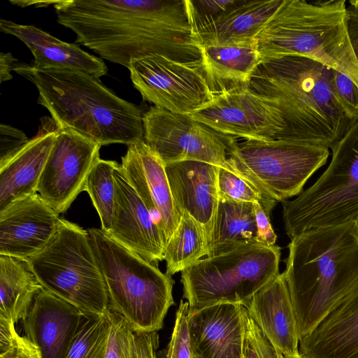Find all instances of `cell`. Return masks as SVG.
<instances>
[{
	"instance_id": "40",
	"label": "cell",
	"mask_w": 358,
	"mask_h": 358,
	"mask_svg": "<svg viewBox=\"0 0 358 358\" xmlns=\"http://www.w3.org/2000/svg\"><path fill=\"white\" fill-rule=\"evenodd\" d=\"M253 206L257 224V243L266 246L274 245L277 236L270 223L269 215L265 213L259 203H253Z\"/></svg>"
},
{
	"instance_id": "10",
	"label": "cell",
	"mask_w": 358,
	"mask_h": 358,
	"mask_svg": "<svg viewBox=\"0 0 358 358\" xmlns=\"http://www.w3.org/2000/svg\"><path fill=\"white\" fill-rule=\"evenodd\" d=\"M227 163L267 196L279 201L301 194L309 178L327 162L329 148L299 141L234 139Z\"/></svg>"
},
{
	"instance_id": "33",
	"label": "cell",
	"mask_w": 358,
	"mask_h": 358,
	"mask_svg": "<svg viewBox=\"0 0 358 358\" xmlns=\"http://www.w3.org/2000/svg\"><path fill=\"white\" fill-rule=\"evenodd\" d=\"M0 358L42 357L29 339L17 334L13 321L0 317Z\"/></svg>"
},
{
	"instance_id": "9",
	"label": "cell",
	"mask_w": 358,
	"mask_h": 358,
	"mask_svg": "<svg viewBox=\"0 0 358 358\" xmlns=\"http://www.w3.org/2000/svg\"><path fill=\"white\" fill-rule=\"evenodd\" d=\"M331 150V162L318 180L296 199L283 201L290 239L310 229L358 221V119Z\"/></svg>"
},
{
	"instance_id": "43",
	"label": "cell",
	"mask_w": 358,
	"mask_h": 358,
	"mask_svg": "<svg viewBox=\"0 0 358 358\" xmlns=\"http://www.w3.org/2000/svg\"><path fill=\"white\" fill-rule=\"evenodd\" d=\"M350 6L358 9V0H351L349 1Z\"/></svg>"
},
{
	"instance_id": "29",
	"label": "cell",
	"mask_w": 358,
	"mask_h": 358,
	"mask_svg": "<svg viewBox=\"0 0 358 358\" xmlns=\"http://www.w3.org/2000/svg\"><path fill=\"white\" fill-rule=\"evenodd\" d=\"M207 233L205 228L187 213L180 214L179 224L164 250L166 273L173 275L206 256Z\"/></svg>"
},
{
	"instance_id": "3",
	"label": "cell",
	"mask_w": 358,
	"mask_h": 358,
	"mask_svg": "<svg viewBox=\"0 0 358 358\" xmlns=\"http://www.w3.org/2000/svg\"><path fill=\"white\" fill-rule=\"evenodd\" d=\"M13 71L30 80L38 103L58 128L73 131L101 146L143 141L141 108L119 97L92 75L72 69H38L17 62Z\"/></svg>"
},
{
	"instance_id": "23",
	"label": "cell",
	"mask_w": 358,
	"mask_h": 358,
	"mask_svg": "<svg viewBox=\"0 0 358 358\" xmlns=\"http://www.w3.org/2000/svg\"><path fill=\"white\" fill-rule=\"evenodd\" d=\"M245 308L267 339L287 357L299 354L296 317L282 273L257 292Z\"/></svg>"
},
{
	"instance_id": "6",
	"label": "cell",
	"mask_w": 358,
	"mask_h": 358,
	"mask_svg": "<svg viewBox=\"0 0 358 358\" xmlns=\"http://www.w3.org/2000/svg\"><path fill=\"white\" fill-rule=\"evenodd\" d=\"M87 231L105 280L108 308L122 317L134 332L162 329L165 316L174 304L172 278L101 229Z\"/></svg>"
},
{
	"instance_id": "18",
	"label": "cell",
	"mask_w": 358,
	"mask_h": 358,
	"mask_svg": "<svg viewBox=\"0 0 358 358\" xmlns=\"http://www.w3.org/2000/svg\"><path fill=\"white\" fill-rule=\"evenodd\" d=\"M244 310L241 304L219 303L189 310L192 355L199 358H242Z\"/></svg>"
},
{
	"instance_id": "31",
	"label": "cell",
	"mask_w": 358,
	"mask_h": 358,
	"mask_svg": "<svg viewBox=\"0 0 358 358\" xmlns=\"http://www.w3.org/2000/svg\"><path fill=\"white\" fill-rule=\"evenodd\" d=\"M117 162L99 159L94 165L86 180L85 191L90 195L101 223V230L108 233L110 228L115 201L113 171Z\"/></svg>"
},
{
	"instance_id": "28",
	"label": "cell",
	"mask_w": 358,
	"mask_h": 358,
	"mask_svg": "<svg viewBox=\"0 0 358 358\" xmlns=\"http://www.w3.org/2000/svg\"><path fill=\"white\" fill-rule=\"evenodd\" d=\"M43 287L27 259L0 255V317L22 320Z\"/></svg>"
},
{
	"instance_id": "27",
	"label": "cell",
	"mask_w": 358,
	"mask_h": 358,
	"mask_svg": "<svg viewBox=\"0 0 358 358\" xmlns=\"http://www.w3.org/2000/svg\"><path fill=\"white\" fill-rule=\"evenodd\" d=\"M253 203L219 198L207 236L206 257L217 256L243 245L258 243Z\"/></svg>"
},
{
	"instance_id": "15",
	"label": "cell",
	"mask_w": 358,
	"mask_h": 358,
	"mask_svg": "<svg viewBox=\"0 0 358 358\" xmlns=\"http://www.w3.org/2000/svg\"><path fill=\"white\" fill-rule=\"evenodd\" d=\"M115 201L108 233L115 241L157 266L164 260L165 243L151 213L133 188L120 164L113 171Z\"/></svg>"
},
{
	"instance_id": "24",
	"label": "cell",
	"mask_w": 358,
	"mask_h": 358,
	"mask_svg": "<svg viewBox=\"0 0 358 358\" xmlns=\"http://www.w3.org/2000/svg\"><path fill=\"white\" fill-rule=\"evenodd\" d=\"M283 0H236L213 20L192 30L199 46L257 43V37Z\"/></svg>"
},
{
	"instance_id": "45",
	"label": "cell",
	"mask_w": 358,
	"mask_h": 358,
	"mask_svg": "<svg viewBox=\"0 0 358 358\" xmlns=\"http://www.w3.org/2000/svg\"><path fill=\"white\" fill-rule=\"evenodd\" d=\"M192 358H199L198 357L195 356V355H192Z\"/></svg>"
},
{
	"instance_id": "8",
	"label": "cell",
	"mask_w": 358,
	"mask_h": 358,
	"mask_svg": "<svg viewBox=\"0 0 358 358\" xmlns=\"http://www.w3.org/2000/svg\"><path fill=\"white\" fill-rule=\"evenodd\" d=\"M27 261L43 288L83 314L103 315L109 299L87 231L62 218L59 227L40 252Z\"/></svg>"
},
{
	"instance_id": "37",
	"label": "cell",
	"mask_w": 358,
	"mask_h": 358,
	"mask_svg": "<svg viewBox=\"0 0 358 358\" xmlns=\"http://www.w3.org/2000/svg\"><path fill=\"white\" fill-rule=\"evenodd\" d=\"M30 139L20 129L8 124L0 125V167L7 164Z\"/></svg>"
},
{
	"instance_id": "19",
	"label": "cell",
	"mask_w": 358,
	"mask_h": 358,
	"mask_svg": "<svg viewBox=\"0 0 358 358\" xmlns=\"http://www.w3.org/2000/svg\"><path fill=\"white\" fill-rule=\"evenodd\" d=\"M306 358H358V282L340 294L308 334L299 341Z\"/></svg>"
},
{
	"instance_id": "2",
	"label": "cell",
	"mask_w": 358,
	"mask_h": 358,
	"mask_svg": "<svg viewBox=\"0 0 358 358\" xmlns=\"http://www.w3.org/2000/svg\"><path fill=\"white\" fill-rule=\"evenodd\" d=\"M248 87L272 99L286 130L280 139L332 148L358 119L331 83V69L310 57L286 55L262 62Z\"/></svg>"
},
{
	"instance_id": "13",
	"label": "cell",
	"mask_w": 358,
	"mask_h": 358,
	"mask_svg": "<svg viewBox=\"0 0 358 358\" xmlns=\"http://www.w3.org/2000/svg\"><path fill=\"white\" fill-rule=\"evenodd\" d=\"M190 116L218 133L246 140L280 139L286 130L275 102L248 87L215 95Z\"/></svg>"
},
{
	"instance_id": "17",
	"label": "cell",
	"mask_w": 358,
	"mask_h": 358,
	"mask_svg": "<svg viewBox=\"0 0 358 358\" xmlns=\"http://www.w3.org/2000/svg\"><path fill=\"white\" fill-rule=\"evenodd\" d=\"M62 218L38 194L0 213V255L27 259L43 250Z\"/></svg>"
},
{
	"instance_id": "26",
	"label": "cell",
	"mask_w": 358,
	"mask_h": 358,
	"mask_svg": "<svg viewBox=\"0 0 358 358\" xmlns=\"http://www.w3.org/2000/svg\"><path fill=\"white\" fill-rule=\"evenodd\" d=\"M199 47L203 69L214 96L248 87L252 74L262 62L257 43Z\"/></svg>"
},
{
	"instance_id": "38",
	"label": "cell",
	"mask_w": 358,
	"mask_h": 358,
	"mask_svg": "<svg viewBox=\"0 0 358 358\" xmlns=\"http://www.w3.org/2000/svg\"><path fill=\"white\" fill-rule=\"evenodd\" d=\"M110 331L106 358H122L124 347L134 331L120 315L108 308Z\"/></svg>"
},
{
	"instance_id": "5",
	"label": "cell",
	"mask_w": 358,
	"mask_h": 358,
	"mask_svg": "<svg viewBox=\"0 0 358 358\" xmlns=\"http://www.w3.org/2000/svg\"><path fill=\"white\" fill-rule=\"evenodd\" d=\"M347 20L345 0H283L257 37L262 62L292 55L310 57L358 87V60Z\"/></svg>"
},
{
	"instance_id": "41",
	"label": "cell",
	"mask_w": 358,
	"mask_h": 358,
	"mask_svg": "<svg viewBox=\"0 0 358 358\" xmlns=\"http://www.w3.org/2000/svg\"><path fill=\"white\" fill-rule=\"evenodd\" d=\"M348 32L355 55L358 60V9L347 7Z\"/></svg>"
},
{
	"instance_id": "7",
	"label": "cell",
	"mask_w": 358,
	"mask_h": 358,
	"mask_svg": "<svg viewBox=\"0 0 358 358\" xmlns=\"http://www.w3.org/2000/svg\"><path fill=\"white\" fill-rule=\"evenodd\" d=\"M280 248L260 243L206 257L181 272L182 298L190 312L219 303L245 307L279 274Z\"/></svg>"
},
{
	"instance_id": "32",
	"label": "cell",
	"mask_w": 358,
	"mask_h": 358,
	"mask_svg": "<svg viewBox=\"0 0 358 358\" xmlns=\"http://www.w3.org/2000/svg\"><path fill=\"white\" fill-rule=\"evenodd\" d=\"M217 189L219 198L225 200L259 203L268 215L278 203L246 176L232 168L227 161L225 166H218Z\"/></svg>"
},
{
	"instance_id": "39",
	"label": "cell",
	"mask_w": 358,
	"mask_h": 358,
	"mask_svg": "<svg viewBox=\"0 0 358 358\" xmlns=\"http://www.w3.org/2000/svg\"><path fill=\"white\" fill-rule=\"evenodd\" d=\"M334 91L349 113L358 118V87L345 74L331 69Z\"/></svg>"
},
{
	"instance_id": "12",
	"label": "cell",
	"mask_w": 358,
	"mask_h": 358,
	"mask_svg": "<svg viewBox=\"0 0 358 358\" xmlns=\"http://www.w3.org/2000/svg\"><path fill=\"white\" fill-rule=\"evenodd\" d=\"M143 141L164 164L194 160L224 166L235 138L218 133L190 115L152 106L143 115Z\"/></svg>"
},
{
	"instance_id": "30",
	"label": "cell",
	"mask_w": 358,
	"mask_h": 358,
	"mask_svg": "<svg viewBox=\"0 0 358 358\" xmlns=\"http://www.w3.org/2000/svg\"><path fill=\"white\" fill-rule=\"evenodd\" d=\"M110 320L103 315L83 314L66 358H106Z\"/></svg>"
},
{
	"instance_id": "35",
	"label": "cell",
	"mask_w": 358,
	"mask_h": 358,
	"mask_svg": "<svg viewBox=\"0 0 358 358\" xmlns=\"http://www.w3.org/2000/svg\"><path fill=\"white\" fill-rule=\"evenodd\" d=\"M189 304L180 301L176 311L174 327L168 344L166 358H192L187 326Z\"/></svg>"
},
{
	"instance_id": "20",
	"label": "cell",
	"mask_w": 358,
	"mask_h": 358,
	"mask_svg": "<svg viewBox=\"0 0 358 358\" xmlns=\"http://www.w3.org/2000/svg\"><path fill=\"white\" fill-rule=\"evenodd\" d=\"M82 316L79 309L43 289L22 324L25 336L38 348L42 358H66Z\"/></svg>"
},
{
	"instance_id": "34",
	"label": "cell",
	"mask_w": 358,
	"mask_h": 358,
	"mask_svg": "<svg viewBox=\"0 0 358 358\" xmlns=\"http://www.w3.org/2000/svg\"><path fill=\"white\" fill-rule=\"evenodd\" d=\"M245 336L242 358H288L264 336L245 307Z\"/></svg>"
},
{
	"instance_id": "25",
	"label": "cell",
	"mask_w": 358,
	"mask_h": 358,
	"mask_svg": "<svg viewBox=\"0 0 358 358\" xmlns=\"http://www.w3.org/2000/svg\"><path fill=\"white\" fill-rule=\"evenodd\" d=\"M0 29L22 41L34 56L32 66L38 69H72L96 78L105 76L108 68L100 57L64 42L33 25L1 19Z\"/></svg>"
},
{
	"instance_id": "16",
	"label": "cell",
	"mask_w": 358,
	"mask_h": 358,
	"mask_svg": "<svg viewBox=\"0 0 358 358\" xmlns=\"http://www.w3.org/2000/svg\"><path fill=\"white\" fill-rule=\"evenodd\" d=\"M120 166L153 217L166 245L179 224L180 215L171 194L164 163L141 141L128 145Z\"/></svg>"
},
{
	"instance_id": "11",
	"label": "cell",
	"mask_w": 358,
	"mask_h": 358,
	"mask_svg": "<svg viewBox=\"0 0 358 358\" xmlns=\"http://www.w3.org/2000/svg\"><path fill=\"white\" fill-rule=\"evenodd\" d=\"M127 69L144 101L174 113L191 115L215 96L202 62L184 63L152 55L132 61Z\"/></svg>"
},
{
	"instance_id": "21",
	"label": "cell",
	"mask_w": 358,
	"mask_h": 358,
	"mask_svg": "<svg viewBox=\"0 0 358 358\" xmlns=\"http://www.w3.org/2000/svg\"><path fill=\"white\" fill-rule=\"evenodd\" d=\"M165 170L179 214L187 213L205 228L208 236L219 200L218 166L187 160L165 164Z\"/></svg>"
},
{
	"instance_id": "14",
	"label": "cell",
	"mask_w": 358,
	"mask_h": 358,
	"mask_svg": "<svg viewBox=\"0 0 358 358\" xmlns=\"http://www.w3.org/2000/svg\"><path fill=\"white\" fill-rule=\"evenodd\" d=\"M100 148L98 143L73 131L58 128L37 190L57 213L65 212L85 190L88 175L100 159Z\"/></svg>"
},
{
	"instance_id": "1",
	"label": "cell",
	"mask_w": 358,
	"mask_h": 358,
	"mask_svg": "<svg viewBox=\"0 0 358 358\" xmlns=\"http://www.w3.org/2000/svg\"><path fill=\"white\" fill-rule=\"evenodd\" d=\"M27 4L52 6L57 22L76 34V43L127 68L132 61L152 55L184 63L201 62L185 0H50Z\"/></svg>"
},
{
	"instance_id": "4",
	"label": "cell",
	"mask_w": 358,
	"mask_h": 358,
	"mask_svg": "<svg viewBox=\"0 0 358 358\" xmlns=\"http://www.w3.org/2000/svg\"><path fill=\"white\" fill-rule=\"evenodd\" d=\"M288 249L282 274L301 338L358 282V221L304 231L291 239Z\"/></svg>"
},
{
	"instance_id": "44",
	"label": "cell",
	"mask_w": 358,
	"mask_h": 358,
	"mask_svg": "<svg viewBox=\"0 0 358 358\" xmlns=\"http://www.w3.org/2000/svg\"><path fill=\"white\" fill-rule=\"evenodd\" d=\"M288 358H306L304 356H303L302 355H301L300 353L296 356H294V357H288Z\"/></svg>"
},
{
	"instance_id": "22",
	"label": "cell",
	"mask_w": 358,
	"mask_h": 358,
	"mask_svg": "<svg viewBox=\"0 0 358 358\" xmlns=\"http://www.w3.org/2000/svg\"><path fill=\"white\" fill-rule=\"evenodd\" d=\"M57 129L52 118L43 117L36 135L13 159L0 167V213L15 202L37 193Z\"/></svg>"
},
{
	"instance_id": "42",
	"label": "cell",
	"mask_w": 358,
	"mask_h": 358,
	"mask_svg": "<svg viewBox=\"0 0 358 358\" xmlns=\"http://www.w3.org/2000/svg\"><path fill=\"white\" fill-rule=\"evenodd\" d=\"M10 52H1L0 54V80L1 83L13 78L11 71H13L15 64L17 62Z\"/></svg>"
},
{
	"instance_id": "36",
	"label": "cell",
	"mask_w": 358,
	"mask_h": 358,
	"mask_svg": "<svg viewBox=\"0 0 358 358\" xmlns=\"http://www.w3.org/2000/svg\"><path fill=\"white\" fill-rule=\"evenodd\" d=\"M159 343L157 331H134L124 347L122 358H157Z\"/></svg>"
}]
</instances>
